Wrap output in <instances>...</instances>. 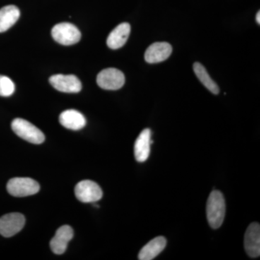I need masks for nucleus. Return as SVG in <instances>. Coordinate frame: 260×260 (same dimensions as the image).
Here are the masks:
<instances>
[{
    "mask_svg": "<svg viewBox=\"0 0 260 260\" xmlns=\"http://www.w3.org/2000/svg\"><path fill=\"white\" fill-rule=\"evenodd\" d=\"M225 215V202L220 191L214 190L210 194L207 203V218L210 227L218 229L223 223Z\"/></svg>",
    "mask_w": 260,
    "mask_h": 260,
    "instance_id": "obj_1",
    "label": "nucleus"
},
{
    "mask_svg": "<svg viewBox=\"0 0 260 260\" xmlns=\"http://www.w3.org/2000/svg\"><path fill=\"white\" fill-rule=\"evenodd\" d=\"M11 126L15 134L32 144H42L45 140L44 133L25 119L16 118L12 121Z\"/></svg>",
    "mask_w": 260,
    "mask_h": 260,
    "instance_id": "obj_2",
    "label": "nucleus"
},
{
    "mask_svg": "<svg viewBox=\"0 0 260 260\" xmlns=\"http://www.w3.org/2000/svg\"><path fill=\"white\" fill-rule=\"evenodd\" d=\"M7 190L12 196L23 198L37 194L40 190V186L30 178L16 177L8 181Z\"/></svg>",
    "mask_w": 260,
    "mask_h": 260,
    "instance_id": "obj_3",
    "label": "nucleus"
},
{
    "mask_svg": "<svg viewBox=\"0 0 260 260\" xmlns=\"http://www.w3.org/2000/svg\"><path fill=\"white\" fill-rule=\"evenodd\" d=\"M51 36L56 42L64 46L73 45L81 39L79 29L70 23L56 24L51 30Z\"/></svg>",
    "mask_w": 260,
    "mask_h": 260,
    "instance_id": "obj_4",
    "label": "nucleus"
},
{
    "mask_svg": "<svg viewBox=\"0 0 260 260\" xmlns=\"http://www.w3.org/2000/svg\"><path fill=\"white\" fill-rule=\"evenodd\" d=\"M99 86L104 90H119L125 83V77L122 72L116 68L103 70L97 76Z\"/></svg>",
    "mask_w": 260,
    "mask_h": 260,
    "instance_id": "obj_5",
    "label": "nucleus"
},
{
    "mask_svg": "<svg viewBox=\"0 0 260 260\" xmlns=\"http://www.w3.org/2000/svg\"><path fill=\"white\" fill-rule=\"evenodd\" d=\"M75 194L77 199L84 203H95L103 197L102 188L90 180L80 181L75 186Z\"/></svg>",
    "mask_w": 260,
    "mask_h": 260,
    "instance_id": "obj_6",
    "label": "nucleus"
},
{
    "mask_svg": "<svg viewBox=\"0 0 260 260\" xmlns=\"http://www.w3.org/2000/svg\"><path fill=\"white\" fill-rule=\"evenodd\" d=\"M25 223V218L22 214L12 213L3 215L0 218V234L4 237H13L23 229Z\"/></svg>",
    "mask_w": 260,
    "mask_h": 260,
    "instance_id": "obj_7",
    "label": "nucleus"
},
{
    "mask_svg": "<svg viewBox=\"0 0 260 260\" xmlns=\"http://www.w3.org/2000/svg\"><path fill=\"white\" fill-rule=\"evenodd\" d=\"M49 83L56 90L63 93H77L82 90V83L73 75H54L49 78Z\"/></svg>",
    "mask_w": 260,
    "mask_h": 260,
    "instance_id": "obj_8",
    "label": "nucleus"
},
{
    "mask_svg": "<svg viewBox=\"0 0 260 260\" xmlns=\"http://www.w3.org/2000/svg\"><path fill=\"white\" fill-rule=\"evenodd\" d=\"M244 249L250 257L256 258L260 255V225L252 223L246 229L244 236Z\"/></svg>",
    "mask_w": 260,
    "mask_h": 260,
    "instance_id": "obj_9",
    "label": "nucleus"
},
{
    "mask_svg": "<svg viewBox=\"0 0 260 260\" xmlns=\"http://www.w3.org/2000/svg\"><path fill=\"white\" fill-rule=\"evenodd\" d=\"M172 53V47L169 43L155 42L147 49L145 59L150 64H155L165 61Z\"/></svg>",
    "mask_w": 260,
    "mask_h": 260,
    "instance_id": "obj_10",
    "label": "nucleus"
},
{
    "mask_svg": "<svg viewBox=\"0 0 260 260\" xmlns=\"http://www.w3.org/2000/svg\"><path fill=\"white\" fill-rule=\"evenodd\" d=\"M74 235L73 229L70 225H63L56 231L55 236L51 239V251L56 254H62L66 251L68 244Z\"/></svg>",
    "mask_w": 260,
    "mask_h": 260,
    "instance_id": "obj_11",
    "label": "nucleus"
},
{
    "mask_svg": "<svg viewBox=\"0 0 260 260\" xmlns=\"http://www.w3.org/2000/svg\"><path fill=\"white\" fill-rule=\"evenodd\" d=\"M151 135V130L145 129L135 140L134 152L137 161L145 162L149 158L152 144Z\"/></svg>",
    "mask_w": 260,
    "mask_h": 260,
    "instance_id": "obj_12",
    "label": "nucleus"
},
{
    "mask_svg": "<svg viewBox=\"0 0 260 260\" xmlns=\"http://www.w3.org/2000/svg\"><path fill=\"white\" fill-rule=\"evenodd\" d=\"M131 27L127 23L119 24L109 34L107 38L108 47L112 49H118L126 44L129 37Z\"/></svg>",
    "mask_w": 260,
    "mask_h": 260,
    "instance_id": "obj_13",
    "label": "nucleus"
},
{
    "mask_svg": "<svg viewBox=\"0 0 260 260\" xmlns=\"http://www.w3.org/2000/svg\"><path fill=\"white\" fill-rule=\"evenodd\" d=\"M59 122L67 129L80 130L86 124V119L78 111L69 109L64 111L59 116Z\"/></svg>",
    "mask_w": 260,
    "mask_h": 260,
    "instance_id": "obj_14",
    "label": "nucleus"
},
{
    "mask_svg": "<svg viewBox=\"0 0 260 260\" xmlns=\"http://www.w3.org/2000/svg\"><path fill=\"white\" fill-rule=\"evenodd\" d=\"M167 246V239L164 237H158L152 239L146 245L142 248L138 255L140 260L155 259L164 251Z\"/></svg>",
    "mask_w": 260,
    "mask_h": 260,
    "instance_id": "obj_15",
    "label": "nucleus"
},
{
    "mask_svg": "<svg viewBox=\"0 0 260 260\" xmlns=\"http://www.w3.org/2000/svg\"><path fill=\"white\" fill-rule=\"evenodd\" d=\"M20 10L15 5H7L0 9V32L9 30L18 21Z\"/></svg>",
    "mask_w": 260,
    "mask_h": 260,
    "instance_id": "obj_16",
    "label": "nucleus"
},
{
    "mask_svg": "<svg viewBox=\"0 0 260 260\" xmlns=\"http://www.w3.org/2000/svg\"><path fill=\"white\" fill-rule=\"evenodd\" d=\"M193 70H194L195 75H197L198 79L203 84L205 88L215 95L219 93L218 85L210 78L209 74L203 64L199 62H195L193 65Z\"/></svg>",
    "mask_w": 260,
    "mask_h": 260,
    "instance_id": "obj_17",
    "label": "nucleus"
},
{
    "mask_svg": "<svg viewBox=\"0 0 260 260\" xmlns=\"http://www.w3.org/2000/svg\"><path fill=\"white\" fill-rule=\"evenodd\" d=\"M15 85L8 77L0 75V96L9 97L14 93Z\"/></svg>",
    "mask_w": 260,
    "mask_h": 260,
    "instance_id": "obj_18",
    "label": "nucleus"
},
{
    "mask_svg": "<svg viewBox=\"0 0 260 260\" xmlns=\"http://www.w3.org/2000/svg\"><path fill=\"white\" fill-rule=\"evenodd\" d=\"M256 22H257L258 23H260V13L259 11L258 12L257 14H256Z\"/></svg>",
    "mask_w": 260,
    "mask_h": 260,
    "instance_id": "obj_19",
    "label": "nucleus"
}]
</instances>
